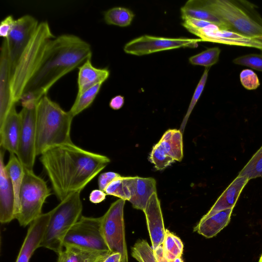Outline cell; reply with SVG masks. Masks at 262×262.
<instances>
[{"label": "cell", "mask_w": 262, "mask_h": 262, "mask_svg": "<svg viewBox=\"0 0 262 262\" xmlns=\"http://www.w3.org/2000/svg\"><path fill=\"white\" fill-rule=\"evenodd\" d=\"M102 262H103V261Z\"/></svg>", "instance_id": "47"}, {"label": "cell", "mask_w": 262, "mask_h": 262, "mask_svg": "<svg viewBox=\"0 0 262 262\" xmlns=\"http://www.w3.org/2000/svg\"><path fill=\"white\" fill-rule=\"evenodd\" d=\"M182 18H193L219 25L224 29L228 30L215 16L202 5L201 0H189L181 8Z\"/></svg>", "instance_id": "25"}, {"label": "cell", "mask_w": 262, "mask_h": 262, "mask_svg": "<svg viewBox=\"0 0 262 262\" xmlns=\"http://www.w3.org/2000/svg\"><path fill=\"white\" fill-rule=\"evenodd\" d=\"M102 84H95L80 94L76 95L75 100L69 111L73 117L87 108L92 103L98 93Z\"/></svg>", "instance_id": "28"}, {"label": "cell", "mask_w": 262, "mask_h": 262, "mask_svg": "<svg viewBox=\"0 0 262 262\" xmlns=\"http://www.w3.org/2000/svg\"><path fill=\"white\" fill-rule=\"evenodd\" d=\"M80 192H75L50 211V217L40 247L58 254L63 250V239L81 217L82 203Z\"/></svg>", "instance_id": "6"}, {"label": "cell", "mask_w": 262, "mask_h": 262, "mask_svg": "<svg viewBox=\"0 0 262 262\" xmlns=\"http://www.w3.org/2000/svg\"><path fill=\"white\" fill-rule=\"evenodd\" d=\"M19 113L21 129L16 156L25 168L33 170L37 156L35 147L36 106L23 107Z\"/></svg>", "instance_id": "11"}, {"label": "cell", "mask_w": 262, "mask_h": 262, "mask_svg": "<svg viewBox=\"0 0 262 262\" xmlns=\"http://www.w3.org/2000/svg\"><path fill=\"white\" fill-rule=\"evenodd\" d=\"M190 32L200 37L203 41L254 48L262 51V39L249 37L224 29L215 23H211L203 28L192 30Z\"/></svg>", "instance_id": "13"}, {"label": "cell", "mask_w": 262, "mask_h": 262, "mask_svg": "<svg viewBox=\"0 0 262 262\" xmlns=\"http://www.w3.org/2000/svg\"><path fill=\"white\" fill-rule=\"evenodd\" d=\"M50 217V211L42 213L29 226L16 262H29L42 241Z\"/></svg>", "instance_id": "14"}, {"label": "cell", "mask_w": 262, "mask_h": 262, "mask_svg": "<svg viewBox=\"0 0 262 262\" xmlns=\"http://www.w3.org/2000/svg\"><path fill=\"white\" fill-rule=\"evenodd\" d=\"M239 78L241 84L247 90H255L260 85L258 76L251 70H243L240 73Z\"/></svg>", "instance_id": "37"}, {"label": "cell", "mask_w": 262, "mask_h": 262, "mask_svg": "<svg viewBox=\"0 0 262 262\" xmlns=\"http://www.w3.org/2000/svg\"><path fill=\"white\" fill-rule=\"evenodd\" d=\"M221 50L218 47L209 48L189 57V61L193 65L209 68L217 62Z\"/></svg>", "instance_id": "30"}, {"label": "cell", "mask_w": 262, "mask_h": 262, "mask_svg": "<svg viewBox=\"0 0 262 262\" xmlns=\"http://www.w3.org/2000/svg\"><path fill=\"white\" fill-rule=\"evenodd\" d=\"M106 195L104 191L99 189H94L90 193L89 200L92 203L98 204L105 199Z\"/></svg>", "instance_id": "40"}, {"label": "cell", "mask_w": 262, "mask_h": 262, "mask_svg": "<svg viewBox=\"0 0 262 262\" xmlns=\"http://www.w3.org/2000/svg\"><path fill=\"white\" fill-rule=\"evenodd\" d=\"M54 37L47 20L39 23L11 76L10 89L13 103L19 101L40 64L48 40Z\"/></svg>", "instance_id": "5"}, {"label": "cell", "mask_w": 262, "mask_h": 262, "mask_svg": "<svg viewBox=\"0 0 262 262\" xmlns=\"http://www.w3.org/2000/svg\"><path fill=\"white\" fill-rule=\"evenodd\" d=\"M248 181L249 179L247 177L237 176L200 221L206 220L220 211L233 208L242 190Z\"/></svg>", "instance_id": "20"}, {"label": "cell", "mask_w": 262, "mask_h": 262, "mask_svg": "<svg viewBox=\"0 0 262 262\" xmlns=\"http://www.w3.org/2000/svg\"><path fill=\"white\" fill-rule=\"evenodd\" d=\"M124 103V97L120 95H118L114 96L111 99L109 105L112 109L118 110L123 106Z\"/></svg>", "instance_id": "41"}, {"label": "cell", "mask_w": 262, "mask_h": 262, "mask_svg": "<svg viewBox=\"0 0 262 262\" xmlns=\"http://www.w3.org/2000/svg\"><path fill=\"white\" fill-rule=\"evenodd\" d=\"M156 262H169L164 257L163 244L153 250Z\"/></svg>", "instance_id": "42"}, {"label": "cell", "mask_w": 262, "mask_h": 262, "mask_svg": "<svg viewBox=\"0 0 262 262\" xmlns=\"http://www.w3.org/2000/svg\"><path fill=\"white\" fill-rule=\"evenodd\" d=\"M203 41L200 38H169L145 35L127 42L124 47L126 53L142 56L180 48H195Z\"/></svg>", "instance_id": "10"}, {"label": "cell", "mask_w": 262, "mask_h": 262, "mask_svg": "<svg viewBox=\"0 0 262 262\" xmlns=\"http://www.w3.org/2000/svg\"><path fill=\"white\" fill-rule=\"evenodd\" d=\"M209 68H206L205 69L203 74L195 88V90L194 91V92L193 93V95L192 96V99L191 100L190 104L189 105L188 108L187 110V111L186 112V114L182 121V122L181 123V125L180 126V130L182 133V134L184 132L185 127L186 126V125L187 124V121L188 120V118L189 117V116L194 108V106L195 105L197 101L199 99L203 91V90L204 89L205 84L206 83V81L208 77V71H209Z\"/></svg>", "instance_id": "33"}, {"label": "cell", "mask_w": 262, "mask_h": 262, "mask_svg": "<svg viewBox=\"0 0 262 262\" xmlns=\"http://www.w3.org/2000/svg\"><path fill=\"white\" fill-rule=\"evenodd\" d=\"M58 254L57 262H102L111 253L92 251L79 248L67 246Z\"/></svg>", "instance_id": "23"}, {"label": "cell", "mask_w": 262, "mask_h": 262, "mask_svg": "<svg viewBox=\"0 0 262 262\" xmlns=\"http://www.w3.org/2000/svg\"><path fill=\"white\" fill-rule=\"evenodd\" d=\"M233 208L220 211L203 221H200L194 231L207 238L215 236L229 223Z\"/></svg>", "instance_id": "22"}, {"label": "cell", "mask_w": 262, "mask_h": 262, "mask_svg": "<svg viewBox=\"0 0 262 262\" xmlns=\"http://www.w3.org/2000/svg\"><path fill=\"white\" fill-rule=\"evenodd\" d=\"M238 176L246 177L249 180L262 178V146L241 170Z\"/></svg>", "instance_id": "29"}, {"label": "cell", "mask_w": 262, "mask_h": 262, "mask_svg": "<svg viewBox=\"0 0 262 262\" xmlns=\"http://www.w3.org/2000/svg\"><path fill=\"white\" fill-rule=\"evenodd\" d=\"M121 176L116 172L109 171L100 174L98 180L99 189L104 191L108 185Z\"/></svg>", "instance_id": "38"}, {"label": "cell", "mask_w": 262, "mask_h": 262, "mask_svg": "<svg viewBox=\"0 0 262 262\" xmlns=\"http://www.w3.org/2000/svg\"><path fill=\"white\" fill-rule=\"evenodd\" d=\"M38 20L26 14L15 19L14 26L6 38L9 56L11 76L24 49L36 31Z\"/></svg>", "instance_id": "12"}, {"label": "cell", "mask_w": 262, "mask_h": 262, "mask_svg": "<svg viewBox=\"0 0 262 262\" xmlns=\"http://www.w3.org/2000/svg\"><path fill=\"white\" fill-rule=\"evenodd\" d=\"M149 160L158 170L164 169L175 161L163 150L158 143L152 147Z\"/></svg>", "instance_id": "31"}, {"label": "cell", "mask_w": 262, "mask_h": 262, "mask_svg": "<svg viewBox=\"0 0 262 262\" xmlns=\"http://www.w3.org/2000/svg\"><path fill=\"white\" fill-rule=\"evenodd\" d=\"M201 2L229 30L262 39V17L254 4L243 0H201Z\"/></svg>", "instance_id": "4"}, {"label": "cell", "mask_w": 262, "mask_h": 262, "mask_svg": "<svg viewBox=\"0 0 262 262\" xmlns=\"http://www.w3.org/2000/svg\"><path fill=\"white\" fill-rule=\"evenodd\" d=\"M172 237L176 243L177 245L180 249V250L183 252V244L180 238L172 233Z\"/></svg>", "instance_id": "44"}, {"label": "cell", "mask_w": 262, "mask_h": 262, "mask_svg": "<svg viewBox=\"0 0 262 262\" xmlns=\"http://www.w3.org/2000/svg\"><path fill=\"white\" fill-rule=\"evenodd\" d=\"M21 129V119L19 113L16 110L14 104L9 111L6 118L0 125V145L1 148L10 154L16 155Z\"/></svg>", "instance_id": "19"}, {"label": "cell", "mask_w": 262, "mask_h": 262, "mask_svg": "<svg viewBox=\"0 0 262 262\" xmlns=\"http://www.w3.org/2000/svg\"><path fill=\"white\" fill-rule=\"evenodd\" d=\"M125 203V200L119 199L101 217V231L105 242L111 253L121 254V262H128L124 222Z\"/></svg>", "instance_id": "9"}, {"label": "cell", "mask_w": 262, "mask_h": 262, "mask_svg": "<svg viewBox=\"0 0 262 262\" xmlns=\"http://www.w3.org/2000/svg\"><path fill=\"white\" fill-rule=\"evenodd\" d=\"M103 262H121V255L119 253H112L105 258Z\"/></svg>", "instance_id": "43"}, {"label": "cell", "mask_w": 262, "mask_h": 262, "mask_svg": "<svg viewBox=\"0 0 262 262\" xmlns=\"http://www.w3.org/2000/svg\"><path fill=\"white\" fill-rule=\"evenodd\" d=\"M158 143L163 150L175 161H181L183 157L182 133L180 129L166 131Z\"/></svg>", "instance_id": "24"}, {"label": "cell", "mask_w": 262, "mask_h": 262, "mask_svg": "<svg viewBox=\"0 0 262 262\" xmlns=\"http://www.w3.org/2000/svg\"><path fill=\"white\" fill-rule=\"evenodd\" d=\"M5 167L14 190L15 219L19 208V194L24 176V167L16 155L10 154L9 159Z\"/></svg>", "instance_id": "26"}, {"label": "cell", "mask_w": 262, "mask_h": 262, "mask_svg": "<svg viewBox=\"0 0 262 262\" xmlns=\"http://www.w3.org/2000/svg\"><path fill=\"white\" fill-rule=\"evenodd\" d=\"M15 19L11 15L6 16L0 23V36L6 38L11 31Z\"/></svg>", "instance_id": "39"}, {"label": "cell", "mask_w": 262, "mask_h": 262, "mask_svg": "<svg viewBox=\"0 0 262 262\" xmlns=\"http://www.w3.org/2000/svg\"><path fill=\"white\" fill-rule=\"evenodd\" d=\"M91 45L80 37L63 34L49 39L40 64L27 85L39 100L61 77L91 58Z\"/></svg>", "instance_id": "2"}, {"label": "cell", "mask_w": 262, "mask_h": 262, "mask_svg": "<svg viewBox=\"0 0 262 262\" xmlns=\"http://www.w3.org/2000/svg\"><path fill=\"white\" fill-rule=\"evenodd\" d=\"M101 222V217L81 216L65 236L63 247L72 246L92 251L110 252L102 233Z\"/></svg>", "instance_id": "8"}, {"label": "cell", "mask_w": 262, "mask_h": 262, "mask_svg": "<svg viewBox=\"0 0 262 262\" xmlns=\"http://www.w3.org/2000/svg\"><path fill=\"white\" fill-rule=\"evenodd\" d=\"M104 192L107 195L117 196L125 201L130 199L129 191L125 184L123 177H119L111 182Z\"/></svg>", "instance_id": "34"}, {"label": "cell", "mask_w": 262, "mask_h": 262, "mask_svg": "<svg viewBox=\"0 0 262 262\" xmlns=\"http://www.w3.org/2000/svg\"><path fill=\"white\" fill-rule=\"evenodd\" d=\"M172 235L171 232L166 229L163 247L164 257L169 261L181 257L183 253L177 245Z\"/></svg>", "instance_id": "35"}, {"label": "cell", "mask_w": 262, "mask_h": 262, "mask_svg": "<svg viewBox=\"0 0 262 262\" xmlns=\"http://www.w3.org/2000/svg\"><path fill=\"white\" fill-rule=\"evenodd\" d=\"M73 117L47 94L36 105V140L37 156L49 149L72 142L71 128Z\"/></svg>", "instance_id": "3"}, {"label": "cell", "mask_w": 262, "mask_h": 262, "mask_svg": "<svg viewBox=\"0 0 262 262\" xmlns=\"http://www.w3.org/2000/svg\"><path fill=\"white\" fill-rule=\"evenodd\" d=\"M10 64L6 38L1 48L0 56V125L6 118L13 103L10 89Z\"/></svg>", "instance_id": "16"}, {"label": "cell", "mask_w": 262, "mask_h": 262, "mask_svg": "<svg viewBox=\"0 0 262 262\" xmlns=\"http://www.w3.org/2000/svg\"><path fill=\"white\" fill-rule=\"evenodd\" d=\"M123 179L130 192L129 201L134 208L144 211L151 195L157 192L155 179L138 176L123 177Z\"/></svg>", "instance_id": "18"}, {"label": "cell", "mask_w": 262, "mask_h": 262, "mask_svg": "<svg viewBox=\"0 0 262 262\" xmlns=\"http://www.w3.org/2000/svg\"><path fill=\"white\" fill-rule=\"evenodd\" d=\"M39 160L60 202L81 192L111 161L107 157L86 150L73 142L49 149Z\"/></svg>", "instance_id": "1"}, {"label": "cell", "mask_w": 262, "mask_h": 262, "mask_svg": "<svg viewBox=\"0 0 262 262\" xmlns=\"http://www.w3.org/2000/svg\"><path fill=\"white\" fill-rule=\"evenodd\" d=\"M143 212L146 219L152 248L155 250L158 246L163 244L166 231L160 202L157 192L151 195Z\"/></svg>", "instance_id": "17"}, {"label": "cell", "mask_w": 262, "mask_h": 262, "mask_svg": "<svg viewBox=\"0 0 262 262\" xmlns=\"http://www.w3.org/2000/svg\"><path fill=\"white\" fill-rule=\"evenodd\" d=\"M47 183L33 170L24 167V176L19 194V208L15 216L19 225L26 226L40 216L43 204L50 196Z\"/></svg>", "instance_id": "7"}, {"label": "cell", "mask_w": 262, "mask_h": 262, "mask_svg": "<svg viewBox=\"0 0 262 262\" xmlns=\"http://www.w3.org/2000/svg\"><path fill=\"white\" fill-rule=\"evenodd\" d=\"M132 256L139 262H156L152 248L145 240L136 242L132 248Z\"/></svg>", "instance_id": "32"}, {"label": "cell", "mask_w": 262, "mask_h": 262, "mask_svg": "<svg viewBox=\"0 0 262 262\" xmlns=\"http://www.w3.org/2000/svg\"><path fill=\"white\" fill-rule=\"evenodd\" d=\"M259 262H262V255H261V256L260 257V259H259Z\"/></svg>", "instance_id": "46"}, {"label": "cell", "mask_w": 262, "mask_h": 262, "mask_svg": "<svg viewBox=\"0 0 262 262\" xmlns=\"http://www.w3.org/2000/svg\"><path fill=\"white\" fill-rule=\"evenodd\" d=\"M169 262H183V260H182L181 257H177L172 260H169Z\"/></svg>", "instance_id": "45"}, {"label": "cell", "mask_w": 262, "mask_h": 262, "mask_svg": "<svg viewBox=\"0 0 262 262\" xmlns=\"http://www.w3.org/2000/svg\"><path fill=\"white\" fill-rule=\"evenodd\" d=\"M78 69L77 95L95 84L103 83L110 75V71L107 69L94 67L91 58L86 60L78 67Z\"/></svg>", "instance_id": "21"}, {"label": "cell", "mask_w": 262, "mask_h": 262, "mask_svg": "<svg viewBox=\"0 0 262 262\" xmlns=\"http://www.w3.org/2000/svg\"><path fill=\"white\" fill-rule=\"evenodd\" d=\"M235 64L250 67L262 72V54H250L238 57L233 60Z\"/></svg>", "instance_id": "36"}, {"label": "cell", "mask_w": 262, "mask_h": 262, "mask_svg": "<svg viewBox=\"0 0 262 262\" xmlns=\"http://www.w3.org/2000/svg\"><path fill=\"white\" fill-rule=\"evenodd\" d=\"M4 151L0 152V222L2 224L15 219L14 190L4 164Z\"/></svg>", "instance_id": "15"}, {"label": "cell", "mask_w": 262, "mask_h": 262, "mask_svg": "<svg viewBox=\"0 0 262 262\" xmlns=\"http://www.w3.org/2000/svg\"><path fill=\"white\" fill-rule=\"evenodd\" d=\"M135 14L129 9L120 7H113L104 13V19L108 25H113L120 27L129 26Z\"/></svg>", "instance_id": "27"}]
</instances>
